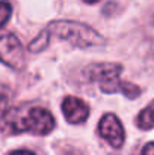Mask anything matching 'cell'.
Instances as JSON below:
<instances>
[{
  "label": "cell",
  "instance_id": "8992f818",
  "mask_svg": "<svg viewBox=\"0 0 154 155\" xmlns=\"http://www.w3.org/2000/svg\"><path fill=\"white\" fill-rule=\"evenodd\" d=\"M62 111L70 124H82L89 116V107L77 97H67L62 103Z\"/></svg>",
  "mask_w": 154,
  "mask_h": 155
},
{
  "label": "cell",
  "instance_id": "5b68a950",
  "mask_svg": "<svg viewBox=\"0 0 154 155\" xmlns=\"http://www.w3.org/2000/svg\"><path fill=\"white\" fill-rule=\"evenodd\" d=\"M98 134L113 148H121L125 140V133H124L122 124L113 113H107L101 117V120L98 124Z\"/></svg>",
  "mask_w": 154,
  "mask_h": 155
},
{
  "label": "cell",
  "instance_id": "30bf717a",
  "mask_svg": "<svg viewBox=\"0 0 154 155\" xmlns=\"http://www.w3.org/2000/svg\"><path fill=\"white\" fill-rule=\"evenodd\" d=\"M142 155H154V142L153 143H148V145L144 148Z\"/></svg>",
  "mask_w": 154,
  "mask_h": 155
},
{
  "label": "cell",
  "instance_id": "7a4b0ae2",
  "mask_svg": "<svg viewBox=\"0 0 154 155\" xmlns=\"http://www.w3.org/2000/svg\"><path fill=\"white\" fill-rule=\"evenodd\" d=\"M122 71L121 65L116 63H94L86 68V75L89 80L97 81L104 94L121 92L127 98H138L141 89L132 83H125L119 78Z\"/></svg>",
  "mask_w": 154,
  "mask_h": 155
},
{
  "label": "cell",
  "instance_id": "3957f363",
  "mask_svg": "<svg viewBox=\"0 0 154 155\" xmlns=\"http://www.w3.org/2000/svg\"><path fill=\"white\" fill-rule=\"evenodd\" d=\"M46 30L49 32L50 38L56 36V38L63 39L79 48L98 47L106 42L104 38L97 30H94L92 27H89L83 23H77V21H65V20L53 21L47 26Z\"/></svg>",
  "mask_w": 154,
  "mask_h": 155
},
{
  "label": "cell",
  "instance_id": "6da1fadb",
  "mask_svg": "<svg viewBox=\"0 0 154 155\" xmlns=\"http://www.w3.org/2000/svg\"><path fill=\"white\" fill-rule=\"evenodd\" d=\"M11 133H30L36 136L50 134L54 130V119L49 110L43 107H21L11 110L5 117Z\"/></svg>",
  "mask_w": 154,
  "mask_h": 155
},
{
  "label": "cell",
  "instance_id": "9c48e42d",
  "mask_svg": "<svg viewBox=\"0 0 154 155\" xmlns=\"http://www.w3.org/2000/svg\"><path fill=\"white\" fill-rule=\"evenodd\" d=\"M11 14H12V6L9 2L6 0H0V27H3L9 18H11Z\"/></svg>",
  "mask_w": 154,
  "mask_h": 155
},
{
  "label": "cell",
  "instance_id": "7c38bea8",
  "mask_svg": "<svg viewBox=\"0 0 154 155\" xmlns=\"http://www.w3.org/2000/svg\"><path fill=\"white\" fill-rule=\"evenodd\" d=\"M83 2H85V3H97L98 0H83Z\"/></svg>",
  "mask_w": 154,
  "mask_h": 155
},
{
  "label": "cell",
  "instance_id": "277c9868",
  "mask_svg": "<svg viewBox=\"0 0 154 155\" xmlns=\"http://www.w3.org/2000/svg\"><path fill=\"white\" fill-rule=\"evenodd\" d=\"M0 62L12 69H23L26 65L24 50L18 38L9 32L0 30Z\"/></svg>",
  "mask_w": 154,
  "mask_h": 155
},
{
  "label": "cell",
  "instance_id": "8fae6325",
  "mask_svg": "<svg viewBox=\"0 0 154 155\" xmlns=\"http://www.w3.org/2000/svg\"><path fill=\"white\" fill-rule=\"evenodd\" d=\"M9 155H35L32 151H27V149H17V151H12Z\"/></svg>",
  "mask_w": 154,
  "mask_h": 155
},
{
  "label": "cell",
  "instance_id": "ba28073f",
  "mask_svg": "<svg viewBox=\"0 0 154 155\" xmlns=\"http://www.w3.org/2000/svg\"><path fill=\"white\" fill-rule=\"evenodd\" d=\"M49 39H50V35H49V32L44 29V30L38 35V38L33 39V41L29 44V50L33 53H38V51H41V50H44V48L47 47V44H49Z\"/></svg>",
  "mask_w": 154,
  "mask_h": 155
},
{
  "label": "cell",
  "instance_id": "52a82bcc",
  "mask_svg": "<svg viewBox=\"0 0 154 155\" xmlns=\"http://www.w3.org/2000/svg\"><path fill=\"white\" fill-rule=\"evenodd\" d=\"M136 125L141 128V130H151L154 128V101L150 103V105L147 108H144L138 119H136Z\"/></svg>",
  "mask_w": 154,
  "mask_h": 155
}]
</instances>
